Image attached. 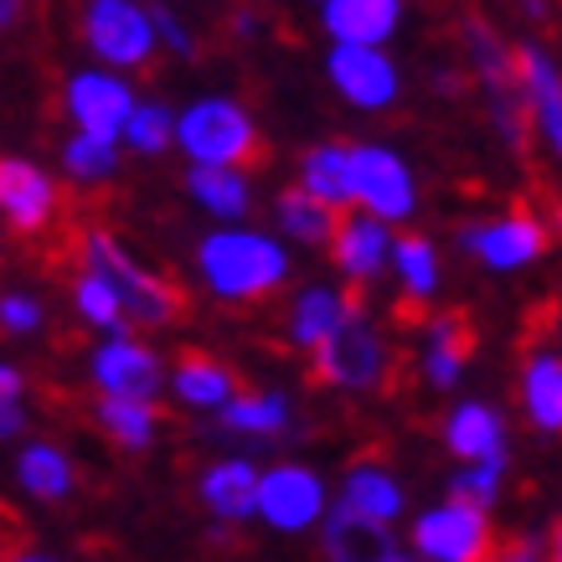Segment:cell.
<instances>
[{"mask_svg":"<svg viewBox=\"0 0 562 562\" xmlns=\"http://www.w3.org/2000/svg\"><path fill=\"white\" fill-rule=\"evenodd\" d=\"M83 269H93L109 284V294L120 300L124 315H135L139 325H171L187 315V294L181 284L171 279H160V273L139 269L135 258L124 254L120 243L109 238V233H83Z\"/></svg>","mask_w":562,"mask_h":562,"instance_id":"cell-1","label":"cell"},{"mask_svg":"<svg viewBox=\"0 0 562 562\" xmlns=\"http://www.w3.org/2000/svg\"><path fill=\"white\" fill-rule=\"evenodd\" d=\"M202 273L227 300H258V294L284 284L290 258L279 243L258 238V233H217V238L202 243Z\"/></svg>","mask_w":562,"mask_h":562,"instance_id":"cell-2","label":"cell"},{"mask_svg":"<svg viewBox=\"0 0 562 562\" xmlns=\"http://www.w3.org/2000/svg\"><path fill=\"white\" fill-rule=\"evenodd\" d=\"M176 135H181V145H187L196 166H254V160H263L254 120L233 99L191 103L181 124H176Z\"/></svg>","mask_w":562,"mask_h":562,"instance_id":"cell-3","label":"cell"},{"mask_svg":"<svg viewBox=\"0 0 562 562\" xmlns=\"http://www.w3.org/2000/svg\"><path fill=\"white\" fill-rule=\"evenodd\" d=\"M321 361H315V382H330V387H382V376H387V346L376 336L367 315L361 310H346L341 325L325 336L321 346Z\"/></svg>","mask_w":562,"mask_h":562,"instance_id":"cell-4","label":"cell"},{"mask_svg":"<svg viewBox=\"0 0 562 562\" xmlns=\"http://www.w3.org/2000/svg\"><path fill=\"white\" fill-rule=\"evenodd\" d=\"M83 36L103 63H120V68H139L155 52V21L139 0H88Z\"/></svg>","mask_w":562,"mask_h":562,"instance_id":"cell-5","label":"cell"},{"mask_svg":"<svg viewBox=\"0 0 562 562\" xmlns=\"http://www.w3.org/2000/svg\"><path fill=\"white\" fill-rule=\"evenodd\" d=\"M413 547L424 558H439V562H470V558H485L491 547V521L480 506L470 501H449L439 512H428L418 527H413Z\"/></svg>","mask_w":562,"mask_h":562,"instance_id":"cell-6","label":"cell"},{"mask_svg":"<svg viewBox=\"0 0 562 562\" xmlns=\"http://www.w3.org/2000/svg\"><path fill=\"white\" fill-rule=\"evenodd\" d=\"M351 160V196L372 206V217L397 222L413 212V176L408 166L392 150H376V145H361V150H346Z\"/></svg>","mask_w":562,"mask_h":562,"instance_id":"cell-7","label":"cell"},{"mask_svg":"<svg viewBox=\"0 0 562 562\" xmlns=\"http://www.w3.org/2000/svg\"><path fill=\"white\" fill-rule=\"evenodd\" d=\"M254 512H263L269 516V527H279V531H300L325 512V491L310 470H300V464H279V470H269V475L258 480Z\"/></svg>","mask_w":562,"mask_h":562,"instance_id":"cell-8","label":"cell"},{"mask_svg":"<svg viewBox=\"0 0 562 562\" xmlns=\"http://www.w3.org/2000/svg\"><path fill=\"white\" fill-rule=\"evenodd\" d=\"M52 212H57V187L47 181V171H36L32 160L0 155V217L16 233H42L52 227Z\"/></svg>","mask_w":562,"mask_h":562,"instance_id":"cell-9","label":"cell"},{"mask_svg":"<svg viewBox=\"0 0 562 562\" xmlns=\"http://www.w3.org/2000/svg\"><path fill=\"white\" fill-rule=\"evenodd\" d=\"M460 248L480 254L491 269H521L537 254H547V227L537 217H527V212H512V217L491 222V227H464Z\"/></svg>","mask_w":562,"mask_h":562,"instance_id":"cell-10","label":"cell"},{"mask_svg":"<svg viewBox=\"0 0 562 562\" xmlns=\"http://www.w3.org/2000/svg\"><path fill=\"white\" fill-rule=\"evenodd\" d=\"M330 83L341 88L351 103H361V109H382L397 93V72L367 42H341V47L330 52Z\"/></svg>","mask_w":562,"mask_h":562,"instance_id":"cell-11","label":"cell"},{"mask_svg":"<svg viewBox=\"0 0 562 562\" xmlns=\"http://www.w3.org/2000/svg\"><path fill=\"white\" fill-rule=\"evenodd\" d=\"M68 109L83 135L114 139L124 130V114L135 109V93L120 83V78H103V72H83L68 83Z\"/></svg>","mask_w":562,"mask_h":562,"instance_id":"cell-12","label":"cell"},{"mask_svg":"<svg viewBox=\"0 0 562 562\" xmlns=\"http://www.w3.org/2000/svg\"><path fill=\"white\" fill-rule=\"evenodd\" d=\"M93 376H99L103 392H120V397H155L166 372H160V361H155L150 346L130 341V336H114L109 346H99Z\"/></svg>","mask_w":562,"mask_h":562,"instance_id":"cell-13","label":"cell"},{"mask_svg":"<svg viewBox=\"0 0 562 562\" xmlns=\"http://www.w3.org/2000/svg\"><path fill=\"white\" fill-rule=\"evenodd\" d=\"M516 83L527 93L537 130H542L547 150H562V88H558V68L542 47H516Z\"/></svg>","mask_w":562,"mask_h":562,"instance_id":"cell-14","label":"cell"},{"mask_svg":"<svg viewBox=\"0 0 562 562\" xmlns=\"http://www.w3.org/2000/svg\"><path fill=\"white\" fill-rule=\"evenodd\" d=\"M321 5L336 42H367V47L397 32V16H403V0H321Z\"/></svg>","mask_w":562,"mask_h":562,"instance_id":"cell-15","label":"cell"},{"mask_svg":"<svg viewBox=\"0 0 562 562\" xmlns=\"http://www.w3.org/2000/svg\"><path fill=\"white\" fill-rule=\"evenodd\" d=\"M325 243L336 248V263L351 279H361V284L372 273H382V258H387V227H382V217H341Z\"/></svg>","mask_w":562,"mask_h":562,"instance_id":"cell-16","label":"cell"},{"mask_svg":"<svg viewBox=\"0 0 562 562\" xmlns=\"http://www.w3.org/2000/svg\"><path fill=\"white\" fill-rule=\"evenodd\" d=\"M325 552L330 558H397V547L387 537V521L361 516L357 506H341L325 521Z\"/></svg>","mask_w":562,"mask_h":562,"instance_id":"cell-17","label":"cell"},{"mask_svg":"<svg viewBox=\"0 0 562 562\" xmlns=\"http://www.w3.org/2000/svg\"><path fill=\"white\" fill-rule=\"evenodd\" d=\"M475 357V325L464 321V310H449L434 321V346H428L424 372L434 387H454L464 372V361Z\"/></svg>","mask_w":562,"mask_h":562,"instance_id":"cell-18","label":"cell"},{"mask_svg":"<svg viewBox=\"0 0 562 562\" xmlns=\"http://www.w3.org/2000/svg\"><path fill=\"white\" fill-rule=\"evenodd\" d=\"M202 501H206V512H217L222 521H243V516H254L258 470L248 460L212 464V470H206V480H202Z\"/></svg>","mask_w":562,"mask_h":562,"instance_id":"cell-19","label":"cell"},{"mask_svg":"<svg viewBox=\"0 0 562 562\" xmlns=\"http://www.w3.org/2000/svg\"><path fill=\"white\" fill-rule=\"evenodd\" d=\"M99 424H103V434L120 443V449H145V443L155 439V428H160V413L150 408V397H120V392H109L99 408Z\"/></svg>","mask_w":562,"mask_h":562,"instance_id":"cell-20","label":"cell"},{"mask_svg":"<svg viewBox=\"0 0 562 562\" xmlns=\"http://www.w3.org/2000/svg\"><path fill=\"white\" fill-rule=\"evenodd\" d=\"M449 449L460 460H485V454H501L506 449V428H501V413L485 408V403H464L449 418Z\"/></svg>","mask_w":562,"mask_h":562,"instance_id":"cell-21","label":"cell"},{"mask_svg":"<svg viewBox=\"0 0 562 562\" xmlns=\"http://www.w3.org/2000/svg\"><path fill=\"white\" fill-rule=\"evenodd\" d=\"M176 392L191 408H217L222 397H233V372L222 361L202 357V351H181L176 361Z\"/></svg>","mask_w":562,"mask_h":562,"instance_id":"cell-22","label":"cell"},{"mask_svg":"<svg viewBox=\"0 0 562 562\" xmlns=\"http://www.w3.org/2000/svg\"><path fill=\"white\" fill-rule=\"evenodd\" d=\"M222 428H233V434H284L290 428V408H284V397H273V392H243V397H222Z\"/></svg>","mask_w":562,"mask_h":562,"instance_id":"cell-23","label":"cell"},{"mask_svg":"<svg viewBox=\"0 0 562 562\" xmlns=\"http://www.w3.org/2000/svg\"><path fill=\"white\" fill-rule=\"evenodd\" d=\"M527 413L542 434H558L562 428V361L552 351L531 357V367H527Z\"/></svg>","mask_w":562,"mask_h":562,"instance_id":"cell-24","label":"cell"},{"mask_svg":"<svg viewBox=\"0 0 562 562\" xmlns=\"http://www.w3.org/2000/svg\"><path fill=\"white\" fill-rule=\"evenodd\" d=\"M300 176H305V191H315L321 202H330V206L351 202V160H346L341 145H315V150H305Z\"/></svg>","mask_w":562,"mask_h":562,"instance_id":"cell-25","label":"cell"},{"mask_svg":"<svg viewBox=\"0 0 562 562\" xmlns=\"http://www.w3.org/2000/svg\"><path fill=\"white\" fill-rule=\"evenodd\" d=\"M279 222L290 227L300 243H325L330 233H336V222H341V212L330 202H321L315 191L305 187H290L284 196H279Z\"/></svg>","mask_w":562,"mask_h":562,"instance_id":"cell-26","label":"cell"},{"mask_svg":"<svg viewBox=\"0 0 562 562\" xmlns=\"http://www.w3.org/2000/svg\"><path fill=\"white\" fill-rule=\"evenodd\" d=\"M191 196L202 206H212L217 217H243L248 212V181H243L233 166H196L187 176Z\"/></svg>","mask_w":562,"mask_h":562,"instance_id":"cell-27","label":"cell"},{"mask_svg":"<svg viewBox=\"0 0 562 562\" xmlns=\"http://www.w3.org/2000/svg\"><path fill=\"white\" fill-rule=\"evenodd\" d=\"M21 485L36 495V501H63L72 491V464L52 449V443H32L21 454Z\"/></svg>","mask_w":562,"mask_h":562,"instance_id":"cell-28","label":"cell"},{"mask_svg":"<svg viewBox=\"0 0 562 562\" xmlns=\"http://www.w3.org/2000/svg\"><path fill=\"white\" fill-rule=\"evenodd\" d=\"M341 315H346V305L336 300L330 290H310V294H300L294 300V315H290V330H294V341L300 346H321L336 325H341Z\"/></svg>","mask_w":562,"mask_h":562,"instance_id":"cell-29","label":"cell"},{"mask_svg":"<svg viewBox=\"0 0 562 562\" xmlns=\"http://www.w3.org/2000/svg\"><path fill=\"white\" fill-rule=\"evenodd\" d=\"M346 506H357L361 516H376V521H392V516L403 512V491L387 480V470H351Z\"/></svg>","mask_w":562,"mask_h":562,"instance_id":"cell-30","label":"cell"},{"mask_svg":"<svg viewBox=\"0 0 562 562\" xmlns=\"http://www.w3.org/2000/svg\"><path fill=\"white\" fill-rule=\"evenodd\" d=\"M392 258H397V273H403V284H408L413 300H428L434 284H439V258H434V248H428L418 233H408V238H397Z\"/></svg>","mask_w":562,"mask_h":562,"instance_id":"cell-31","label":"cell"},{"mask_svg":"<svg viewBox=\"0 0 562 562\" xmlns=\"http://www.w3.org/2000/svg\"><path fill=\"white\" fill-rule=\"evenodd\" d=\"M135 150H145V155H160L166 145L176 139V120L160 109V103H135L130 114H124V130H120Z\"/></svg>","mask_w":562,"mask_h":562,"instance_id":"cell-32","label":"cell"},{"mask_svg":"<svg viewBox=\"0 0 562 562\" xmlns=\"http://www.w3.org/2000/svg\"><path fill=\"white\" fill-rule=\"evenodd\" d=\"M63 166H68L78 181H103L114 176L120 155H114V139H99V135H78L63 145Z\"/></svg>","mask_w":562,"mask_h":562,"instance_id":"cell-33","label":"cell"},{"mask_svg":"<svg viewBox=\"0 0 562 562\" xmlns=\"http://www.w3.org/2000/svg\"><path fill=\"white\" fill-rule=\"evenodd\" d=\"M72 300H78V310H83V321L103 325V330H120V336H124V310H120V300L109 294V284H103L93 269L78 273V284H72Z\"/></svg>","mask_w":562,"mask_h":562,"instance_id":"cell-34","label":"cell"},{"mask_svg":"<svg viewBox=\"0 0 562 562\" xmlns=\"http://www.w3.org/2000/svg\"><path fill=\"white\" fill-rule=\"evenodd\" d=\"M501 470H506V449L475 460V470H464V475L454 480V501H470V506H480V512H491L495 485H501Z\"/></svg>","mask_w":562,"mask_h":562,"instance_id":"cell-35","label":"cell"},{"mask_svg":"<svg viewBox=\"0 0 562 562\" xmlns=\"http://www.w3.org/2000/svg\"><path fill=\"white\" fill-rule=\"evenodd\" d=\"M42 325V305L26 294H5L0 300V330H36Z\"/></svg>","mask_w":562,"mask_h":562,"instance_id":"cell-36","label":"cell"},{"mask_svg":"<svg viewBox=\"0 0 562 562\" xmlns=\"http://www.w3.org/2000/svg\"><path fill=\"white\" fill-rule=\"evenodd\" d=\"M26 428V418H21L16 397H0V439H11V434H21Z\"/></svg>","mask_w":562,"mask_h":562,"instance_id":"cell-37","label":"cell"},{"mask_svg":"<svg viewBox=\"0 0 562 562\" xmlns=\"http://www.w3.org/2000/svg\"><path fill=\"white\" fill-rule=\"evenodd\" d=\"M21 392V372L16 367H0V397H16Z\"/></svg>","mask_w":562,"mask_h":562,"instance_id":"cell-38","label":"cell"},{"mask_svg":"<svg viewBox=\"0 0 562 562\" xmlns=\"http://www.w3.org/2000/svg\"><path fill=\"white\" fill-rule=\"evenodd\" d=\"M16 11H21V0H0V32L16 21Z\"/></svg>","mask_w":562,"mask_h":562,"instance_id":"cell-39","label":"cell"}]
</instances>
